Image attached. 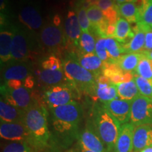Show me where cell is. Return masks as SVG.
<instances>
[{"label":"cell","instance_id":"1f68e13d","mask_svg":"<svg viewBox=\"0 0 152 152\" xmlns=\"http://www.w3.org/2000/svg\"><path fill=\"white\" fill-rule=\"evenodd\" d=\"M96 42L92 33L82 32L78 45V52L85 54L95 53Z\"/></svg>","mask_w":152,"mask_h":152},{"label":"cell","instance_id":"f546056e","mask_svg":"<svg viewBox=\"0 0 152 152\" xmlns=\"http://www.w3.org/2000/svg\"><path fill=\"white\" fill-rule=\"evenodd\" d=\"M120 16L128 21L130 24L137 23L139 21V10L135 3H124L118 4Z\"/></svg>","mask_w":152,"mask_h":152},{"label":"cell","instance_id":"7dc6e473","mask_svg":"<svg viewBox=\"0 0 152 152\" xmlns=\"http://www.w3.org/2000/svg\"><path fill=\"white\" fill-rule=\"evenodd\" d=\"M76 1H77V0H73V1H75V2H76Z\"/></svg>","mask_w":152,"mask_h":152},{"label":"cell","instance_id":"4fadbf2b","mask_svg":"<svg viewBox=\"0 0 152 152\" xmlns=\"http://www.w3.org/2000/svg\"><path fill=\"white\" fill-rule=\"evenodd\" d=\"M132 102L118 98L102 104L121 125H123L130 123Z\"/></svg>","mask_w":152,"mask_h":152},{"label":"cell","instance_id":"4dcf8cb0","mask_svg":"<svg viewBox=\"0 0 152 152\" xmlns=\"http://www.w3.org/2000/svg\"><path fill=\"white\" fill-rule=\"evenodd\" d=\"M105 42L106 47L111 61H117L123 54H125L123 45L118 42L115 38L105 37Z\"/></svg>","mask_w":152,"mask_h":152},{"label":"cell","instance_id":"3957f363","mask_svg":"<svg viewBox=\"0 0 152 152\" xmlns=\"http://www.w3.org/2000/svg\"><path fill=\"white\" fill-rule=\"evenodd\" d=\"M92 125L109 152L113 151L121 131V125L102 105L94 106L92 111Z\"/></svg>","mask_w":152,"mask_h":152},{"label":"cell","instance_id":"d590c367","mask_svg":"<svg viewBox=\"0 0 152 152\" xmlns=\"http://www.w3.org/2000/svg\"><path fill=\"white\" fill-rule=\"evenodd\" d=\"M41 68L43 70H61L63 69V63H61L58 56L50 55L42 61Z\"/></svg>","mask_w":152,"mask_h":152},{"label":"cell","instance_id":"7bdbcfd3","mask_svg":"<svg viewBox=\"0 0 152 152\" xmlns=\"http://www.w3.org/2000/svg\"><path fill=\"white\" fill-rule=\"evenodd\" d=\"M141 152H152V145L149 147L145 148L143 150H142Z\"/></svg>","mask_w":152,"mask_h":152},{"label":"cell","instance_id":"ba28073f","mask_svg":"<svg viewBox=\"0 0 152 152\" xmlns=\"http://www.w3.org/2000/svg\"><path fill=\"white\" fill-rule=\"evenodd\" d=\"M130 123L135 127L152 125V99L140 94L132 101Z\"/></svg>","mask_w":152,"mask_h":152},{"label":"cell","instance_id":"c3c4849f","mask_svg":"<svg viewBox=\"0 0 152 152\" xmlns=\"http://www.w3.org/2000/svg\"></svg>","mask_w":152,"mask_h":152},{"label":"cell","instance_id":"277c9868","mask_svg":"<svg viewBox=\"0 0 152 152\" xmlns=\"http://www.w3.org/2000/svg\"><path fill=\"white\" fill-rule=\"evenodd\" d=\"M63 69L67 80L72 86L88 93H94L96 76L83 68L73 54L69 55L63 61Z\"/></svg>","mask_w":152,"mask_h":152},{"label":"cell","instance_id":"ab89813d","mask_svg":"<svg viewBox=\"0 0 152 152\" xmlns=\"http://www.w3.org/2000/svg\"><path fill=\"white\" fill-rule=\"evenodd\" d=\"M96 1L98 0H77L75 2V7L76 6H83L87 9L90 6L94 4Z\"/></svg>","mask_w":152,"mask_h":152},{"label":"cell","instance_id":"7402d4cb","mask_svg":"<svg viewBox=\"0 0 152 152\" xmlns=\"http://www.w3.org/2000/svg\"><path fill=\"white\" fill-rule=\"evenodd\" d=\"M14 29H2L0 33V58L1 64L12 60L11 45H12Z\"/></svg>","mask_w":152,"mask_h":152},{"label":"cell","instance_id":"83f0119b","mask_svg":"<svg viewBox=\"0 0 152 152\" xmlns=\"http://www.w3.org/2000/svg\"><path fill=\"white\" fill-rule=\"evenodd\" d=\"M143 52L136 53H128L123 54L115 63H117L120 68L125 72L133 73L136 71L139 62L143 56Z\"/></svg>","mask_w":152,"mask_h":152},{"label":"cell","instance_id":"d6a6232c","mask_svg":"<svg viewBox=\"0 0 152 152\" xmlns=\"http://www.w3.org/2000/svg\"><path fill=\"white\" fill-rule=\"evenodd\" d=\"M135 72L141 77L152 80V60L147 56L146 51H144L143 56L139 62Z\"/></svg>","mask_w":152,"mask_h":152},{"label":"cell","instance_id":"30bf717a","mask_svg":"<svg viewBox=\"0 0 152 152\" xmlns=\"http://www.w3.org/2000/svg\"><path fill=\"white\" fill-rule=\"evenodd\" d=\"M77 144L80 149L94 152H109L96 132L92 124H87L84 130L80 132Z\"/></svg>","mask_w":152,"mask_h":152},{"label":"cell","instance_id":"ee69618b","mask_svg":"<svg viewBox=\"0 0 152 152\" xmlns=\"http://www.w3.org/2000/svg\"><path fill=\"white\" fill-rule=\"evenodd\" d=\"M146 54H147V56L149 57L150 59L152 60V50L146 51Z\"/></svg>","mask_w":152,"mask_h":152},{"label":"cell","instance_id":"836d02e7","mask_svg":"<svg viewBox=\"0 0 152 152\" xmlns=\"http://www.w3.org/2000/svg\"><path fill=\"white\" fill-rule=\"evenodd\" d=\"M134 80L135 81L140 94L152 99V80L144 78L137 75H134Z\"/></svg>","mask_w":152,"mask_h":152},{"label":"cell","instance_id":"b9f144b4","mask_svg":"<svg viewBox=\"0 0 152 152\" xmlns=\"http://www.w3.org/2000/svg\"><path fill=\"white\" fill-rule=\"evenodd\" d=\"M6 0H0V9H1V11H4L6 8Z\"/></svg>","mask_w":152,"mask_h":152},{"label":"cell","instance_id":"9a60e30c","mask_svg":"<svg viewBox=\"0 0 152 152\" xmlns=\"http://www.w3.org/2000/svg\"><path fill=\"white\" fill-rule=\"evenodd\" d=\"M18 17L20 22L30 30L36 31L40 29L42 26V17L39 9L33 5L24 6L19 13Z\"/></svg>","mask_w":152,"mask_h":152},{"label":"cell","instance_id":"7a4b0ae2","mask_svg":"<svg viewBox=\"0 0 152 152\" xmlns=\"http://www.w3.org/2000/svg\"><path fill=\"white\" fill-rule=\"evenodd\" d=\"M46 108L37 102L24 113L23 123L32 140L34 149L42 150L49 146L52 137L47 122Z\"/></svg>","mask_w":152,"mask_h":152},{"label":"cell","instance_id":"f35d334b","mask_svg":"<svg viewBox=\"0 0 152 152\" xmlns=\"http://www.w3.org/2000/svg\"><path fill=\"white\" fill-rule=\"evenodd\" d=\"M152 28L149 29L145 32V45L144 49L147 51L152 50Z\"/></svg>","mask_w":152,"mask_h":152},{"label":"cell","instance_id":"ffe728a7","mask_svg":"<svg viewBox=\"0 0 152 152\" xmlns=\"http://www.w3.org/2000/svg\"><path fill=\"white\" fill-rule=\"evenodd\" d=\"M25 112L9 104L4 99L0 100V119L2 123L21 122L23 121Z\"/></svg>","mask_w":152,"mask_h":152},{"label":"cell","instance_id":"bcb514c9","mask_svg":"<svg viewBox=\"0 0 152 152\" xmlns=\"http://www.w3.org/2000/svg\"><path fill=\"white\" fill-rule=\"evenodd\" d=\"M65 152H77V150L75 149H68L67 151H65Z\"/></svg>","mask_w":152,"mask_h":152},{"label":"cell","instance_id":"f1b7e54d","mask_svg":"<svg viewBox=\"0 0 152 152\" xmlns=\"http://www.w3.org/2000/svg\"><path fill=\"white\" fill-rule=\"evenodd\" d=\"M135 4L140 15L137 23L152 28V0H137Z\"/></svg>","mask_w":152,"mask_h":152},{"label":"cell","instance_id":"484cf974","mask_svg":"<svg viewBox=\"0 0 152 152\" xmlns=\"http://www.w3.org/2000/svg\"><path fill=\"white\" fill-rule=\"evenodd\" d=\"M134 33L131 28L130 24L125 19L120 17L115 24V38L122 45H125L134 37Z\"/></svg>","mask_w":152,"mask_h":152},{"label":"cell","instance_id":"60d3db41","mask_svg":"<svg viewBox=\"0 0 152 152\" xmlns=\"http://www.w3.org/2000/svg\"><path fill=\"white\" fill-rule=\"evenodd\" d=\"M118 5L124 3H130V2H135L137 0H113Z\"/></svg>","mask_w":152,"mask_h":152},{"label":"cell","instance_id":"5b68a950","mask_svg":"<svg viewBox=\"0 0 152 152\" xmlns=\"http://www.w3.org/2000/svg\"><path fill=\"white\" fill-rule=\"evenodd\" d=\"M40 40L43 46L52 52H61L67 49L65 32L58 16L54 17L53 23L46 24L41 30Z\"/></svg>","mask_w":152,"mask_h":152},{"label":"cell","instance_id":"4316f807","mask_svg":"<svg viewBox=\"0 0 152 152\" xmlns=\"http://www.w3.org/2000/svg\"><path fill=\"white\" fill-rule=\"evenodd\" d=\"M115 87L117 89L118 96L121 99L132 102L139 95H140V91L134 80L121 83L115 85Z\"/></svg>","mask_w":152,"mask_h":152},{"label":"cell","instance_id":"e575fe53","mask_svg":"<svg viewBox=\"0 0 152 152\" xmlns=\"http://www.w3.org/2000/svg\"><path fill=\"white\" fill-rule=\"evenodd\" d=\"M75 11L82 32L92 33L91 32L92 30V26H91L90 22L89 20L88 16H87V9L83 6H76Z\"/></svg>","mask_w":152,"mask_h":152},{"label":"cell","instance_id":"e0dca14e","mask_svg":"<svg viewBox=\"0 0 152 152\" xmlns=\"http://www.w3.org/2000/svg\"><path fill=\"white\" fill-rule=\"evenodd\" d=\"M135 126L131 123L121 125V131L113 152L133 151V136Z\"/></svg>","mask_w":152,"mask_h":152},{"label":"cell","instance_id":"6da1fadb","mask_svg":"<svg viewBox=\"0 0 152 152\" xmlns=\"http://www.w3.org/2000/svg\"><path fill=\"white\" fill-rule=\"evenodd\" d=\"M52 125L55 139L64 148L71 146L79 137V125L83 111L75 101L58 107L50 109Z\"/></svg>","mask_w":152,"mask_h":152},{"label":"cell","instance_id":"52a82bcc","mask_svg":"<svg viewBox=\"0 0 152 152\" xmlns=\"http://www.w3.org/2000/svg\"><path fill=\"white\" fill-rule=\"evenodd\" d=\"M74 98L73 86L68 84L49 87L44 93V99L49 109L66 105L73 102Z\"/></svg>","mask_w":152,"mask_h":152},{"label":"cell","instance_id":"9c48e42d","mask_svg":"<svg viewBox=\"0 0 152 152\" xmlns=\"http://www.w3.org/2000/svg\"><path fill=\"white\" fill-rule=\"evenodd\" d=\"M0 136L5 140L12 142H21L32 146V140L23 121L2 123L0 125Z\"/></svg>","mask_w":152,"mask_h":152},{"label":"cell","instance_id":"cb8c5ba5","mask_svg":"<svg viewBox=\"0 0 152 152\" xmlns=\"http://www.w3.org/2000/svg\"><path fill=\"white\" fill-rule=\"evenodd\" d=\"M94 4L97 5L110 24L115 25L120 18L118 5L113 0H98Z\"/></svg>","mask_w":152,"mask_h":152},{"label":"cell","instance_id":"f6af8a7d","mask_svg":"<svg viewBox=\"0 0 152 152\" xmlns=\"http://www.w3.org/2000/svg\"><path fill=\"white\" fill-rule=\"evenodd\" d=\"M77 152H94V151H87V150H83V149H78L77 150Z\"/></svg>","mask_w":152,"mask_h":152},{"label":"cell","instance_id":"d6986e66","mask_svg":"<svg viewBox=\"0 0 152 152\" xmlns=\"http://www.w3.org/2000/svg\"><path fill=\"white\" fill-rule=\"evenodd\" d=\"M76 60L83 68L94 74L96 77L102 74L104 62L95 53L85 54L78 52Z\"/></svg>","mask_w":152,"mask_h":152},{"label":"cell","instance_id":"8d00e7d4","mask_svg":"<svg viewBox=\"0 0 152 152\" xmlns=\"http://www.w3.org/2000/svg\"><path fill=\"white\" fill-rule=\"evenodd\" d=\"M95 54L104 62H110L111 59L106 47L105 37H99L96 42Z\"/></svg>","mask_w":152,"mask_h":152},{"label":"cell","instance_id":"ac0fdd59","mask_svg":"<svg viewBox=\"0 0 152 152\" xmlns=\"http://www.w3.org/2000/svg\"><path fill=\"white\" fill-rule=\"evenodd\" d=\"M152 145V125L136 126L133 136V151L141 152Z\"/></svg>","mask_w":152,"mask_h":152},{"label":"cell","instance_id":"603a6c76","mask_svg":"<svg viewBox=\"0 0 152 152\" xmlns=\"http://www.w3.org/2000/svg\"><path fill=\"white\" fill-rule=\"evenodd\" d=\"M37 75L42 84L47 85L48 87L63 84L62 82L66 80L64 69L56 71L41 69L37 71Z\"/></svg>","mask_w":152,"mask_h":152},{"label":"cell","instance_id":"8fae6325","mask_svg":"<svg viewBox=\"0 0 152 152\" xmlns=\"http://www.w3.org/2000/svg\"><path fill=\"white\" fill-rule=\"evenodd\" d=\"M14 37L11 45V58L17 62H24L30 56L29 38L18 28H13Z\"/></svg>","mask_w":152,"mask_h":152},{"label":"cell","instance_id":"74e56055","mask_svg":"<svg viewBox=\"0 0 152 152\" xmlns=\"http://www.w3.org/2000/svg\"><path fill=\"white\" fill-rule=\"evenodd\" d=\"M33 148L28 144L11 142L6 146L3 152H33Z\"/></svg>","mask_w":152,"mask_h":152},{"label":"cell","instance_id":"44dd1931","mask_svg":"<svg viewBox=\"0 0 152 152\" xmlns=\"http://www.w3.org/2000/svg\"><path fill=\"white\" fill-rule=\"evenodd\" d=\"M31 75L30 68L25 63L20 62L13 64L5 68L3 71V79L4 82L16 80L25 82L28 77Z\"/></svg>","mask_w":152,"mask_h":152},{"label":"cell","instance_id":"2e32d148","mask_svg":"<svg viewBox=\"0 0 152 152\" xmlns=\"http://www.w3.org/2000/svg\"><path fill=\"white\" fill-rule=\"evenodd\" d=\"M102 74L108 77L111 83L115 85L132 80L134 77V73L123 71L117 63L113 61L104 62Z\"/></svg>","mask_w":152,"mask_h":152},{"label":"cell","instance_id":"d4e9b609","mask_svg":"<svg viewBox=\"0 0 152 152\" xmlns=\"http://www.w3.org/2000/svg\"><path fill=\"white\" fill-rule=\"evenodd\" d=\"M134 35L128 43L123 45L125 54L128 53L140 52V51L144 49L145 45L146 33L144 30L140 28L137 26L133 28Z\"/></svg>","mask_w":152,"mask_h":152},{"label":"cell","instance_id":"5bb4252c","mask_svg":"<svg viewBox=\"0 0 152 152\" xmlns=\"http://www.w3.org/2000/svg\"><path fill=\"white\" fill-rule=\"evenodd\" d=\"M94 94L102 104L118 99L115 85L102 74L96 77Z\"/></svg>","mask_w":152,"mask_h":152},{"label":"cell","instance_id":"7c38bea8","mask_svg":"<svg viewBox=\"0 0 152 152\" xmlns=\"http://www.w3.org/2000/svg\"><path fill=\"white\" fill-rule=\"evenodd\" d=\"M64 32L67 49L78 47L82 30L75 10H68L64 22Z\"/></svg>","mask_w":152,"mask_h":152},{"label":"cell","instance_id":"8992f818","mask_svg":"<svg viewBox=\"0 0 152 152\" xmlns=\"http://www.w3.org/2000/svg\"><path fill=\"white\" fill-rule=\"evenodd\" d=\"M1 97L4 99L9 104L23 112L36 102L34 100L31 90L25 87L11 89L3 85L1 86Z\"/></svg>","mask_w":152,"mask_h":152}]
</instances>
